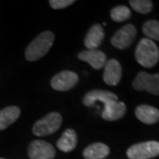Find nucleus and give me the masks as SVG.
<instances>
[{
  "label": "nucleus",
  "instance_id": "nucleus-15",
  "mask_svg": "<svg viewBox=\"0 0 159 159\" xmlns=\"http://www.w3.org/2000/svg\"><path fill=\"white\" fill-rule=\"evenodd\" d=\"M77 142L78 137L75 131L73 129H67L63 133L61 137L57 142V146L58 149L62 152L68 153L76 148Z\"/></svg>",
  "mask_w": 159,
  "mask_h": 159
},
{
  "label": "nucleus",
  "instance_id": "nucleus-8",
  "mask_svg": "<svg viewBox=\"0 0 159 159\" xmlns=\"http://www.w3.org/2000/svg\"><path fill=\"white\" fill-rule=\"evenodd\" d=\"M79 81V76L72 71H63L56 74L51 81V86L57 91H67Z\"/></svg>",
  "mask_w": 159,
  "mask_h": 159
},
{
  "label": "nucleus",
  "instance_id": "nucleus-3",
  "mask_svg": "<svg viewBox=\"0 0 159 159\" xmlns=\"http://www.w3.org/2000/svg\"><path fill=\"white\" fill-rule=\"evenodd\" d=\"M62 124V116L58 112H51L34 123L33 133L36 136H46L54 134Z\"/></svg>",
  "mask_w": 159,
  "mask_h": 159
},
{
  "label": "nucleus",
  "instance_id": "nucleus-19",
  "mask_svg": "<svg viewBox=\"0 0 159 159\" xmlns=\"http://www.w3.org/2000/svg\"><path fill=\"white\" fill-rule=\"evenodd\" d=\"M131 17L130 9L125 6H118L111 11V18L116 22H122L127 20Z\"/></svg>",
  "mask_w": 159,
  "mask_h": 159
},
{
  "label": "nucleus",
  "instance_id": "nucleus-22",
  "mask_svg": "<svg viewBox=\"0 0 159 159\" xmlns=\"http://www.w3.org/2000/svg\"><path fill=\"white\" fill-rule=\"evenodd\" d=\"M0 159H5V158H2V157H0Z\"/></svg>",
  "mask_w": 159,
  "mask_h": 159
},
{
  "label": "nucleus",
  "instance_id": "nucleus-7",
  "mask_svg": "<svg viewBox=\"0 0 159 159\" xmlns=\"http://www.w3.org/2000/svg\"><path fill=\"white\" fill-rule=\"evenodd\" d=\"M28 155L30 159H53L56 150L49 142L35 140L29 144Z\"/></svg>",
  "mask_w": 159,
  "mask_h": 159
},
{
  "label": "nucleus",
  "instance_id": "nucleus-10",
  "mask_svg": "<svg viewBox=\"0 0 159 159\" xmlns=\"http://www.w3.org/2000/svg\"><path fill=\"white\" fill-rule=\"evenodd\" d=\"M78 58L81 61L89 63L91 66L96 70L104 67L107 62L106 55L99 50H86L78 54Z\"/></svg>",
  "mask_w": 159,
  "mask_h": 159
},
{
  "label": "nucleus",
  "instance_id": "nucleus-20",
  "mask_svg": "<svg viewBox=\"0 0 159 159\" xmlns=\"http://www.w3.org/2000/svg\"><path fill=\"white\" fill-rule=\"evenodd\" d=\"M129 4L134 11L142 14H147L153 8V3L149 0H131Z\"/></svg>",
  "mask_w": 159,
  "mask_h": 159
},
{
  "label": "nucleus",
  "instance_id": "nucleus-9",
  "mask_svg": "<svg viewBox=\"0 0 159 159\" xmlns=\"http://www.w3.org/2000/svg\"><path fill=\"white\" fill-rule=\"evenodd\" d=\"M122 77V67L116 59H110L104 66L102 78L104 82L109 86L118 85Z\"/></svg>",
  "mask_w": 159,
  "mask_h": 159
},
{
  "label": "nucleus",
  "instance_id": "nucleus-21",
  "mask_svg": "<svg viewBox=\"0 0 159 159\" xmlns=\"http://www.w3.org/2000/svg\"><path fill=\"white\" fill-rule=\"evenodd\" d=\"M74 2L75 1L74 0H51L49 1V4L51 8L55 10H60L73 5Z\"/></svg>",
  "mask_w": 159,
  "mask_h": 159
},
{
  "label": "nucleus",
  "instance_id": "nucleus-1",
  "mask_svg": "<svg viewBox=\"0 0 159 159\" xmlns=\"http://www.w3.org/2000/svg\"><path fill=\"white\" fill-rule=\"evenodd\" d=\"M55 36L51 31H45L37 35L27 47L25 57L28 61L34 62L45 56L54 43Z\"/></svg>",
  "mask_w": 159,
  "mask_h": 159
},
{
  "label": "nucleus",
  "instance_id": "nucleus-2",
  "mask_svg": "<svg viewBox=\"0 0 159 159\" xmlns=\"http://www.w3.org/2000/svg\"><path fill=\"white\" fill-rule=\"evenodd\" d=\"M135 58L143 67L155 66L159 60V50L152 40L142 38L135 50Z\"/></svg>",
  "mask_w": 159,
  "mask_h": 159
},
{
  "label": "nucleus",
  "instance_id": "nucleus-18",
  "mask_svg": "<svg viewBox=\"0 0 159 159\" xmlns=\"http://www.w3.org/2000/svg\"><path fill=\"white\" fill-rule=\"evenodd\" d=\"M142 32L148 39L159 41V21L156 20H150L143 24Z\"/></svg>",
  "mask_w": 159,
  "mask_h": 159
},
{
  "label": "nucleus",
  "instance_id": "nucleus-14",
  "mask_svg": "<svg viewBox=\"0 0 159 159\" xmlns=\"http://www.w3.org/2000/svg\"><path fill=\"white\" fill-rule=\"evenodd\" d=\"M135 116L142 123L153 125L159 120V110L150 105L142 104L135 110Z\"/></svg>",
  "mask_w": 159,
  "mask_h": 159
},
{
  "label": "nucleus",
  "instance_id": "nucleus-6",
  "mask_svg": "<svg viewBox=\"0 0 159 159\" xmlns=\"http://www.w3.org/2000/svg\"><path fill=\"white\" fill-rule=\"evenodd\" d=\"M137 31L133 24H127L119 29L111 39V44L119 50H125L133 43Z\"/></svg>",
  "mask_w": 159,
  "mask_h": 159
},
{
  "label": "nucleus",
  "instance_id": "nucleus-13",
  "mask_svg": "<svg viewBox=\"0 0 159 159\" xmlns=\"http://www.w3.org/2000/svg\"><path fill=\"white\" fill-rule=\"evenodd\" d=\"M104 39V31L100 24H95L91 27L84 39L87 50H97Z\"/></svg>",
  "mask_w": 159,
  "mask_h": 159
},
{
  "label": "nucleus",
  "instance_id": "nucleus-4",
  "mask_svg": "<svg viewBox=\"0 0 159 159\" xmlns=\"http://www.w3.org/2000/svg\"><path fill=\"white\" fill-rule=\"evenodd\" d=\"M129 159H151L159 156V142L156 141L137 143L127 149Z\"/></svg>",
  "mask_w": 159,
  "mask_h": 159
},
{
  "label": "nucleus",
  "instance_id": "nucleus-17",
  "mask_svg": "<svg viewBox=\"0 0 159 159\" xmlns=\"http://www.w3.org/2000/svg\"><path fill=\"white\" fill-rule=\"evenodd\" d=\"M110 154V148L107 145L96 142L90 144L83 150V157L85 159H103Z\"/></svg>",
  "mask_w": 159,
  "mask_h": 159
},
{
  "label": "nucleus",
  "instance_id": "nucleus-5",
  "mask_svg": "<svg viewBox=\"0 0 159 159\" xmlns=\"http://www.w3.org/2000/svg\"><path fill=\"white\" fill-rule=\"evenodd\" d=\"M133 87L135 90L147 91L151 95L159 96V74L140 72L133 82Z\"/></svg>",
  "mask_w": 159,
  "mask_h": 159
},
{
  "label": "nucleus",
  "instance_id": "nucleus-12",
  "mask_svg": "<svg viewBox=\"0 0 159 159\" xmlns=\"http://www.w3.org/2000/svg\"><path fill=\"white\" fill-rule=\"evenodd\" d=\"M102 112V118L107 121H115L124 117L126 111V106L123 102L110 101L105 102Z\"/></svg>",
  "mask_w": 159,
  "mask_h": 159
},
{
  "label": "nucleus",
  "instance_id": "nucleus-16",
  "mask_svg": "<svg viewBox=\"0 0 159 159\" xmlns=\"http://www.w3.org/2000/svg\"><path fill=\"white\" fill-rule=\"evenodd\" d=\"M20 110L17 106H8L0 111V131L13 124L20 117Z\"/></svg>",
  "mask_w": 159,
  "mask_h": 159
},
{
  "label": "nucleus",
  "instance_id": "nucleus-11",
  "mask_svg": "<svg viewBox=\"0 0 159 159\" xmlns=\"http://www.w3.org/2000/svg\"><path fill=\"white\" fill-rule=\"evenodd\" d=\"M97 101H100L104 104L105 102L110 101H118V97L111 91L94 89L88 92L82 99L83 104L88 107L93 106Z\"/></svg>",
  "mask_w": 159,
  "mask_h": 159
}]
</instances>
